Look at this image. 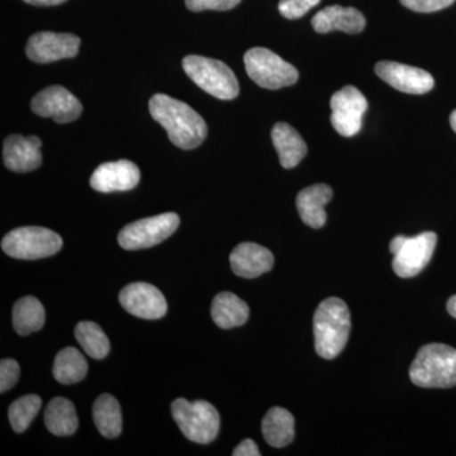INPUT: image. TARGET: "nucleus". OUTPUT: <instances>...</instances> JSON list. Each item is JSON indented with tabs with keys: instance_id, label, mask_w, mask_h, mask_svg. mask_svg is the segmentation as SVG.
Masks as SVG:
<instances>
[{
	"instance_id": "nucleus-5",
	"label": "nucleus",
	"mask_w": 456,
	"mask_h": 456,
	"mask_svg": "<svg viewBox=\"0 0 456 456\" xmlns=\"http://www.w3.org/2000/svg\"><path fill=\"white\" fill-rule=\"evenodd\" d=\"M183 69L200 89L213 97L231 101L239 95L240 86L236 75L218 60L189 55L183 60Z\"/></svg>"
},
{
	"instance_id": "nucleus-35",
	"label": "nucleus",
	"mask_w": 456,
	"mask_h": 456,
	"mask_svg": "<svg viewBox=\"0 0 456 456\" xmlns=\"http://www.w3.org/2000/svg\"><path fill=\"white\" fill-rule=\"evenodd\" d=\"M446 308H448L449 314L456 318V296H452V298L449 299Z\"/></svg>"
},
{
	"instance_id": "nucleus-34",
	"label": "nucleus",
	"mask_w": 456,
	"mask_h": 456,
	"mask_svg": "<svg viewBox=\"0 0 456 456\" xmlns=\"http://www.w3.org/2000/svg\"><path fill=\"white\" fill-rule=\"evenodd\" d=\"M27 4L37 5V7H51V5H59L65 3L66 0H23Z\"/></svg>"
},
{
	"instance_id": "nucleus-33",
	"label": "nucleus",
	"mask_w": 456,
	"mask_h": 456,
	"mask_svg": "<svg viewBox=\"0 0 456 456\" xmlns=\"http://www.w3.org/2000/svg\"><path fill=\"white\" fill-rule=\"evenodd\" d=\"M233 456H260L261 452L254 440L246 439L233 450Z\"/></svg>"
},
{
	"instance_id": "nucleus-10",
	"label": "nucleus",
	"mask_w": 456,
	"mask_h": 456,
	"mask_svg": "<svg viewBox=\"0 0 456 456\" xmlns=\"http://www.w3.org/2000/svg\"><path fill=\"white\" fill-rule=\"evenodd\" d=\"M331 125L345 137L358 134L362 127V117L368 110L367 98L355 86H347L332 95Z\"/></svg>"
},
{
	"instance_id": "nucleus-2",
	"label": "nucleus",
	"mask_w": 456,
	"mask_h": 456,
	"mask_svg": "<svg viewBox=\"0 0 456 456\" xmlns=\"http://www.w3.org/2000/svg\"><path fill=\"white\" fill-rule=\"evenodd\" d=\"M351 330L346 303L331 297L318 305L314 316V346L321 358L335 359L346 346Z\"/></svg>"
},
{
	"instance_id": "nucleus-14",
	"label": "nucleus",
	"mask_w": 456,
	"mask_h": 456,
	"mask_svg": "<svg viewBox=\"0 0 456 456\" xmlns=\"http://www.w3.org/2000/svg\"><path fill=\"white\" fill-rule=\"evenodd\" d=\"M375 74L393 88L407 94H425L434 89L435 80L430 73L395 61H380L375 65Z\"/></svg>"
},
{
	"instance_id": "nucleus-20",
	"label": "nucleus",
	"mask_w": 456,
	"mask_h": 456,
	"mask_svg": "<svg viewBox=\"0 0 456 456\" xmlns=\"http://www.w3.org/2000/svg\"><path fill=\"white\" fill-rule=\"evenodd\" d=\"M273 145L284 169H293L307 155V145L301 134L288 123L279 122L272 130Z\"/></svg>"
},
{
	"instance_id": "nucleus-31",
	"label": "nucleus",
	"mask_w": 456,
	"mask_h": 456,
	"mask_svg": "<svg viewBox=\"0 0 456 456\" xmlns=\"http://www.w3.org/2000/svg\"><path fill=\"white\" fill-rule=\"evenodd\" d=\"M241 0H185L189 11H230L239 5Z\"/></svg>"
},
{
	"instance_id": "nucleus-6",
	"label": "nucleus",
	"mask_w": 456,
	"mask_h": 456,
	"mask_svg": "<svg viewBox=\"0 0 456 456\" xmlns=\"http://www.w3.org/2000/svg\"><path fill=\"white\" fill-rule=\"evenodd\" d=\"M61 236L49 228L27 226L11 231L2 240V248L9 256L20 260L44 259L59 253Z\"/></svg>"
},
{
	"instance_id": "nucleus-28",
	"label": "nucleus",
	"mask_w": 456,
	"mask_h": 456,
	"mask_svg": "<svg viewBox=\"0 0 456 456\" xmlns=\"http://www.w3.org/2000/svg\"><path fill=\"white\" fill-rule=\"evenodd\" d=\"M42 407V399L36 395H23L11 404L8 411L12 428L20 434L32 424Z\"/></svg>"
},
{
	"instance_id": "nucleus-22",
	"label": "nucleus",
	"mask_w": 456,
	"mask_h": 456,
	"mask_svg": "<svg viewBox=\"0 0 456 456\" xmlns=\"http://www.w3.org/2000/svg\"><path fill=\"white\" fill-rule=\"evenodd\" d=\"M261 430L270 446L284 448L294 440V417L284 408H272L264 417Z\"/></svg>"
},
{
	"instance_id": "nucleus-30",
	"label": "nucleus",
	"mask_w": 456,
	"mask_h": 456,
	"mask_svg": "<svg viewBox=\"0 0 456 456\" xmlns=\"http://www.w3.org/2000/svg\"><path fill=\"white\" fill-rule=\"evenodd\" d=\"M20 364L13 359H4L0 362V392L5 393L16 386L20 379Z\"/></svg>"
},
{
	"instance_id": "nucleus-13",
	"label": "nucleus",
	"mask_w": 456,
	"mask_h": 456,
	"mask_svg": "<svg viewBox=\"0 0 456 456\" xmlns=\"http://www.w3.org/2000/svg\"><path fill=\"white\" fill-rule=\"evenodd\" d=\"M119 303L128 314L143 320H159L167 311L164 294L154 285L143 281L126 285L119 293Z\"/></svg>"
},
{
	"instance_id": "nucleus-8",
	"label": "nucleus",
	"mask_w": 456,
	"mask_h": 456,
	"mask_svg": "<svg viewBox=\"0 0 456 456\" xmlns=\"http://www.w3.org/2000/svg\"><path fill=\"white\" fill-rule=\"evenodd\" d=\"M437 235L435 232H422L413 237L395 236L389 245L395 255L393 270L401 278H413L419 275L430 263Z\"/></svg>"
},
{
	"instance_id": "nucleus-12",
	"label": "nucleus",
	"mask_w": 456,
	"mask_h": 456,
	"mask_svg": "<svg viewBox=\"0 0 456 456\" xmlns=\"http://www.w3.org/2000/svg\"><path fill=\"white\" fill-rule=\"evenodd\" d=\"M33 113L57 123L77 121L83 112L79 99L61 86H53L41 90L31 102Z\"/></svg>"
},
{
	"instance_id": "nucleus-27",
	"label": "nucleus",
	"mask_w": 456,
	"mask_h": 456,
	"mask_svg": "<svg viewBox=\"0 0 456 456\" xmlns=\"http://www.w3.org/2000/svg\"><path fill=\"white\" fill-rule=\"evenodd\" d=\"M75 338L90 358L102 360L110 354V345L101 326L92 321H82L75 327Z\"/></svg>"
},
{
	"instance_id": "nucleus-36",
	"label": "nucleus",
	"mask_w": 456,
	"mask_h": 456,
	"mask_svg": "<svg viewBox=\"0 0 456 456\" xmlns=\"http://www.w3.org/2000/svg\"><path fill=\"white\" fill-rule=\"evenodd\" d=\"M450 125H452V130L456 132V110L450 116Z\"/></svg>"
},
{
	"instance_id": "nucleus-23",
	"label": "nucleus",
	"mask_w": 456,
	"mask_h": 456,
	"mask_svg": "<svg viewBox=\"0 0 456 456\" xmlns=\"http://www.w3.org/2000/svg\"><path fill=\"white\" fill-rule=\"evenodd\" d=\"M45 425L56 436H70L79 426L73 402L62 397L51 399L45 411Z\"/></svg>"
},
{
	"instance_id": "nucleus-25",
	"label": "nucleus",
	"mask_w": 456,
	"mask_h": 456,
	"mask_svg": "<svg viewBox=\"0 0 456 456\" xmlns=\"http://www.w3.org/2000/svg\"><path fill=\"white\" fill-rule=\"evenodd\" d=\"M46 321L44 305L35 297H23L13 307V327L18 335L40 331Z\"/></svg>"
},
{
	"instance_id": "nucleus-29",
	"label": "nucleus",
	"mask_w": 456,
	"mask_h": 456,
	"mask_svg": "<svg viewBox=\"0 0 456 456\" xmlns=\"http://www.w3.org/2000/svg\"><path fill=\"white\" fill-rule=\"evenodd\" d=\"M320 2L321 0H281L278 9L287 20H298Z\"/></svg>"
},
{
	"instance_id": "nucleus-17",
	"label": "nucleus",
	"mask_w": 456,
	"mask_h": 456,
	"mask_svg": "<svg viewBox=\"0 0 456 456\" xmlns=\"http://www.w3.org/2000/svg\"><path fill=\"white\" fill-rule=\"evenodd\" d=\"M230 263L237 277L254 279L272 270L274 256L264 246L254 242H242L233 248Z\"/></svg>"
},
{
	"instance_id": "nucleus-24",
	"label": "nucleus",
	"mask_w": 456,
	"mask_h": 456,
	"mask_svg": "<svg viewBox=\"0 0 456 456\" xmlns=\"http://www.w3.org/2000/svg\"><path fill=\"white\" fill-rule=\"evenodd\" d=\"M93 419L98 431L107 439H114L122 432V411L118 401L110 395H102L93 406Z\"/></svg>"
},
{
	"instance_id": "nucleus-4",
	"label": "nucleus",
	"mask_w": 456,
	"mask_h": 456,
	"mask_svg": "<svg viewBox=\"0 0 456 456\" xmlns=\"http://www.w3.org/2000/svg\"><path fill=\"white\" fill-rule=\"evenodd\" d=\"M171 415L183 435L193 443L206 445L215 441L220 432V415L208 402L175 399L171 404Z\"/></svg>"
},
{
	"instance_id": "nucleus-15",
	"label": "nucleus",
	"mask_w": 456,
	"mask_h": 456,
	"mask_svg": "<svg viewBox=\"0 0 456 456\" xmlns=\"http://www.w3.org/2000/svg\"><path fill=\"white\" fill-rule=\"evenodd\" d=\"M139 167L130 160L99 165L90 176V187L101 193L131 191L140 183Z\"/></svg>"
},
{
	"instance_id": "nucleus-21",
	"label": "nucleus",
	"mask_w": 456,
	"mask_h": 456,
	"mask_svg": "<svg viewBox=\"0 0 456 456\" xmlns=\"http://www.w3.org/2000/svg\"><path fill=\"white\" fill-rule=\"evenodd\" d=\"M211 314L216 325L230 330L246 323L250 316V308L236 294L222 292L213 299Z\"/></svg>"
},
{
	"instance_id": "nucleus-26",
	"label": "nucleus",
	"mask_w": 456,
	"mask_h": 456,
	"mask_svg": "<svg viewBox=\"0 0 456 456\" xmlns=\"http://www.w3.org/2000/svg\"><path fill=\"white\" fill-rule=\"evenodd\" d=\"M53 371L59 383L66 386L79 383L88 374V362L79 350L65 347L57 354Z\"/></svg>"
},
{
	"instance_id": "nucleus-18",
	"label": "nucleus",
	"mask_w": 456,
	"mask_h": 456,
	"mask_svg": "<svg viewBox=\"0 0 456 456\" xmlns=\"http://www.w3.org/2000/svg\"><path fill=\"white\" fill-rule=\"evenodd\" d=\"M365 25L367 20L362 12L355 8L341 7V5L326 7L312 18V27L317 33L341 31L355 35L362 32Z\"/></svg>"
},
{
	"instance_id": "nucleus-1",
	"label": "nucleus",
	"mask_w": 456,
	"mask_h": 456,
	"mask_svg": "<svg viewBox=\"0 0 456 456\" xmlns=\"http://www.w3.org/2000/svg\"><path fill=\"white\" fill-rule=\"evenodd\" d=\"M149 110L152 118L163 126L171 142L179 149H196L208 134L203 117L178 99L155 94L150 99Z\"/></svg>"
},
{
	"instance_id": "nucleus-3",
	"label": "nucleus",
	"mask_w": 456,
	"mask_h": 456,
	"mask_svg": "<svg viewBox=\"0 0 456 456\" xmlns=\"http://www.w3.org/2000/svg\"><path fill=\"white\" fill-rule=\"evenodd\" d=\"M410 378L422 388H452L456 386V349L445 344L425 345L411 365Z\"/></svg>"
},
{
	"instance_id": "nucleus-11",
	"label": "nucleus",
	"mask_w": 456,
	"mask_h": 456,
	"mask_svg": "<svg viewBox=\"0 0 456 456\" xmlns=\"http://www.w3.org/2000/svg\"><path fill=\"white\" fill-rule=\"evenodd\" d=\"M80 38L71 33L37 32L27 42L26 53L37 64L71 59L79 53Z\"/></svg>"
},
{
	"instance_id": "nucleus-32",
	"label": "nucleus",
	"mask_w": 456,
	"mask_h": 456,
	"mask_svg": "<svg viewBox=\"0 0 456 456\" xmlns=\"http://www.w3.org/2000/svg\"><path fill=\"white\" fill-rule=\"evenodd\" d=\"M402 5L419 13H432L454 4L455 0H399Z\"/></svg>"
},
{
	"instance_id": "nucleus-9",
	"label": "nucleus",
	"mask_w": 456,
	"mask_h": 456,
	"mask_svg": "<svg viewBox=\"0 0 456 456\" xmlns=\"http://www.w3.org/2000/svg\"><path fill=\"white\" fill-rule=\"evenodd\" d=\"M179 224V216L171 212L142 218L123 227L118 242L125 250L152 248L173 235L178 230Z\"/></svg>"
},
{
	"instance_id": "nucleus-19",
	"label": "nucleus",
	"mask_w": 456,
	"mask_h": 456,
	"mask_svg": "<svg viewBox=\"0 0 456 456\" xmlns=\"http://www.w3.org/2000/svg\"><path fill=\"white\" fill-rule=\"evenodd\" d=\"M332 200V189L326 184H314L305 188L297 196V209L302 221L312 228L325 226L326 204Z\"/></svg>"
},
{
	"instance_id": "nucleus-16",
	"label": "nucleus",
	"mask_w": 456,
	"mask_h": 456,
	"mask_svg": "<svg viewBox=\"0 0 456 456\" xmlns=\"http://www.w3.org/2000/svg\"><path fill=\"white\" fill-rule=\"evenodd\" d=\"M41 140L37 136L11 134L3 145L5 167L16 173H29L42 165Z\"/></svg>"
},
{
	"instance_id": "nucleus-7",
	"label": "nucleus",
	"mask_w": 456,
	"mask_h": 456,
	"mask_svg": "<svg viewBox=\"0 0 456 456\" xmlns=\"http://www.w3.org/2000/svg\"><path fill=\"white\" fill-rule=\"evenodd\" d=\"M248 77L261 88L275 90L293 86L298 80V70L281 56L264 47H254L244 56Z\"/></svg>"
}]
</instances>
